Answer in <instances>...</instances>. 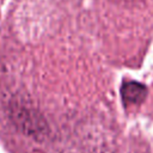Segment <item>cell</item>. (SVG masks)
<instances>
[{
    "mask_svg": "<svg viewBox=\"0 0 153 153\" xmlns=\"http://www.w3.org/2000/svg\"><path fill=\"white\" fill-rule=\"evenodd\" d=\"M122 99L126 105H139L147 94V88L136 81L127 82L121 88Z\"/></svg>",
    "mask_w": 153,
    "mask_h": 153,
    "instance_id": "6da1fadb",
    "label": "cell"
}]
</instances>
